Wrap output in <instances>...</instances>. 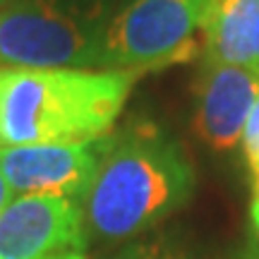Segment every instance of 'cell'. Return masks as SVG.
Masks as SVG:
<instances>
[{"mask_svg":"<svg viewBox=\"0 0 259 259\" xmlns=\"http://www.w3.org/2000/svg\"><path fill=\"white\" fill-rule=\"evenodd\" d=\"M192 192L194 168L183 147L158 125L139 120L106 137L79 206L89 238L115 245L154 228Z\"/></svg>","mask_w":259,"mask_h":259,"instance_id":"obj_1","label":"cell"},{"mask_svg":"<svg viewBox=\"0 0 259 259\" xmlns=\"http://www.w3.org/2000/svg\"><path fill=\"white\" fill-rule=\"evenodd\" d=\"M137 77L127 70H0V147L106 137Z\"/></svg>","mask_w":259,"mask_h":259,"instance_id":"obj_2","label":"cell"},{"mask_svg":"<svg viewBox=\"0 0 259 259\" xmlns=\"http://www.w3.org/2000/svg\"><path fill=\"white\" fill-rule=\"evenodd\" d=\"M103 22L94 5L10 0L0 8V63L10 67H101Z\"/></svg>","mask_w":259,"mask_h":259,"instance_id":"obj_3","label":"cell"},{"mask_svg":"<svg viewBox=\"0 0 259 259\" xmlns=\"http://www.w3.org/2000/svg\"><path fill=\"white\" fill-rule=\"evenodd\" d=\"M204 0H125L106 22V70L135 74L190 63L202 53Z\"/></svg>","mask_w":259,"mask_h":259,"instance_id":"obj_4","label":"cell"},{"mask_svg":"<svg viewBox=\"0 0 259 259\" xmlns=\"http://www.w3.org/2000/svg\"><path fill=\"white\" fill-rule=\"evenodd\" d=\"M0 259H89L79 202L15 197L0 213Z\"/></svg>","mask_w":259,"mask_h":259,"instance_id":"obj_5","label":"cell"},{"mask_svg":"<svg viewBox=\"0 0 259 259\" xmlns=\"http://www.w3.org/2000/svg\"><path fill=\"white\" fill-rule=\"evenodd\" d=\"M106 137L82 144L0 147V170L19 197L36 194L82 202L99 168Z\"/></svg>","mask_w":259,"mask_h":259,"instance_id":"obj_6","label":"cell"},{"mask_svg":"<svg viewBox=\"0 0 259 259\" xmlns=\"http://www.w3.org/2000/svg\"><path fill=\"white\" fill-rule=\"evenodd\" d=\"M194 92V132L216 151L233 149L240 142L247 115L259 99V74L250 67L202 58Z\"/></svg>","mask_w":259,"mask_h":259,"instance_id":"obj_7","label":"cell"},{"mask_svg":"<svg viewBox=\"0 0 259 259\" xmlns=\"http://www.w3.org/2000/svg\"><path fill=\"white\" fill-rule=\"evenodd\" d=\"M259 56V0H204L202 58L254 70Z\"/></svg>","mask_w":259,"mask_h":259,"instance_id":"obj_8","label":"cell"},{"mask_svg":"<svg viewBox=\"0 0 259 259\" xmlns=\"http://www.w3.org/2000/svg\"><path fill=\"white\" fill-rule=\"evenodd\" d=\"M242 151L247 158V166L252 168V173L259 176V99L252 106L245 130H242Z\"/></svg>","mask_w":259,"mask_h":259,"instance_id":"obj_9","label":"cell"},{"mask_svg":"<svg viewBox=\"0 0 259 259\" xmlns=\"http://www.w3.org/2000/svg\"><path fill=\"white\" fill-rule=\"evenodd\" d=\"M115 259H185V257H180L166 242L149 240V242H137V245L127 247V250L120 252Z\"/></svg>","mask_w":259,"mask_h":259,"instance_id":"obj_10","label":"cell"},{"mask_svg":"<svg viewBox=\"0 0 259 259\" xmlns=\"http://www.w3.org/2000/svg\"><path fill=\"white\" fill-rule=\"evenodd\" d=\"M250 219L252 228L259 235V176H254V190H252V204H250Z\"/></svg>","mask_w":259,"mask_h":259,"instance_id":"obj_11","label":"cell"},{"mask_svg":"<svg viewBox=\"0 0 259 259\" xmlns=\"http://www.w3.org/2000/svg\"><path fill=\"white\" fill-rule=\"evenodd\" d=\"M12 199H15V192H12V187H10L8 178L3 176V170H0V213L12 204Z\"/></svg>","mask_w":259,"mask_h":259,"instance_id":"obj_12","label":"cell"},{"mask_svg":"<svg viewBox=\"0 0 259 259\" xmlns=\"http://www.w3.org/2000/svg\"><path fill=\"white\" fill-rule=\"evenodd\" d=\"M254 72L259 74V56H257V63H254Z\"/></svg>","mask_w":259,"mask_h":259,"instance_id":"obj_13","label":"cell"},{"mask_svg":"<svg viewBox=\"0 0 259 259\" xmlns=\"http://www.w3.org/2000/svg\"><path fill=\"white\" fill-rule=\"evenodd\" d=\"M5 3H10V0H0V8H3V5H5Z\"/></svg>","mask_w":259,"mask_h":259,"instance_id":"obj_14","label":"cell"}]
</instances>
